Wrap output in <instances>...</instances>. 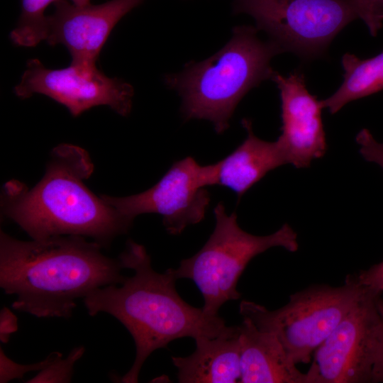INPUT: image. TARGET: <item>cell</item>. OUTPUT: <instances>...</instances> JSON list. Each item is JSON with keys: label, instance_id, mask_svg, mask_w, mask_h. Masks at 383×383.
Listing matches in <instances>:
<instances>
[{"label": "cell", "instance_id": "17", "mask_svg": "<svg viewBox=\"0 0 383 383\" xmlns=\"http://www.w3.org/2000/svg\"><path fill=\"white\" fill-rule=\"evenodd\" d=\"M57 0H21V11L16 28L10 38L18 45L26 48L36 46L45 40L48 6Z\"/></svg>", "mask_w": 383, "mask_h": 383}, {"label": "cell", "instance_id": "4", "mask_svg": "<svg viewBox=\"0 0 383 383\" xmlns=\"http://www.w3.org/2000/svg\"><path fill=\"white\" fill-rule=\"evenodd\" d=\"M252 26H235L230 40L216 53L200 62H189L179 72L167 74L165 84L182 99L184 121H210L224 133L240 100L261 82L272 79V59L283 53L274 41H263Z\"/></svg>", "mask_w": 383, "mask_h": 383}, {"label": "cell", "instance_id": "19", "mask_svg": "<svg viewBox=\"0 0 383 383\" xmlns=\"http://www.w3.org/2000/svg\"><path fill=\"white\" fill-rule=\"evenodd\" d=\"M62 356L60 352H52L43 360L33 364H19L13 362L0 348V382H8L14 379H22L24 374L31 371H40L47 367L52 361Z\"/></svg>", "mask_w": 383, "mask_h": 383}, {"label": "cell", "instance_id": "2", "mask_svg": "<svg viewBox=\"0 0 383 383\" xmlns=\"http://www.w3.org/2000/svg\"><path fill=\"white\" fill-rule=\"evenodd\" d=\"M123 267L133 270L118 287L107 285L83 299L88 314L104 312L118 320L132 335L136 349L123 383L138 382L140 370L155 350L166 348L178 338L213 336L226 326L218 315L188 304L178 294L172 268L164 273L153 270L145 248L132 240L118 257Z\"/></svg>", "mask_w": 383, "mask_h": 383}, {"label": "cell", "instance_id": "22", "mask_svg": "<svg viewBox=\"0 0 383 383\" xmlns=\"http://www.w3.org/2000/svg\"><path fill=\"white\" fill-rule=\"evenodd\" d=\"M378 306L381 317V330L377 350L372 368V382L383 383V296L378 299Z\"/></svg>", "mask_w": 383, "mask_h": 383}, {"label": "cell", "instance_id": "3", "mask_svg": "<svg viewBox=\"0 0 383 383\" xmlns=\"http://www.w3.org/2000/svg\"><path fill=\"white\" fill-rule=\"evenodd\" d=\"M93 170L86 150L61 144L52 151L46 172L34 187L16 180L4 186L3 213L32 239L79 235L109 246L133 221L88 189L84 181Z\"/></svg>", "mask_w": 383, "mask_h": 383}, {"label": "cell", "instance_id": "16", "mask_svg": "<svg viewBox=\"0 0 383 383\" xmlns=\"http://www.w3.org/2000/svg\"><path fill=\"white\" fill-rule=\"evenodd\" d=\"M341 63L344 70L342 84L331 96L321 100L323 108L331 114L350 101L383 90V51L368 59L345 53Z\"/></svg>", "mask_w": 383, "mask_h": 383}, {"label": "cell", "instance_id": "7", "mask_svg": "<svg viewBox=\"0 0 383 383\" xmlns=\"http://www.w3.org/2000/svg\"><path fill=\"white\" fill-rule=\"evenodd\" d=\"M365 289L355 275L350 274L342 286L314 284L291 294L287 304L274 311L243 300L239 312L258 328L275 334L294 364H307Z\"/></svg>", "mask_w": 383, "mask_h": 383}, {"label": "cell", "instance_id": "11", "mask_svg": "<svg viewBox=\"0 0 383 383\" xmlns=\"http://www.w3.org/2000/svg\"><path fill=\"white\" fill-rule=\"evenodd\" d=\"M145 0H110L78 6L57 0L55 11L47 16L45 40L50 45H63L72 63L96 64L113 28Z\"/></svg>", "mask_w": 383, "mask_h": 383}, {"label": "cell", "instance_id": "12", "mask_svg": "<svg viewBox=\"0 0 383 383\" xmlns=\"http://www.w3.org/2000/svg\"><path fill=\"white\" fill-rule=\"evenodd\" d=\"M281 99L282 133L278 138L288 164L307 168L327 150L321 101L308 91L303 73L284 77L277 72L272 79Z\"/></svg>", "mask_w": 383, "mask_h": 383}, {"label": "cell", "instance_id": "14", "mask_svg": "<svg viewBox=\"0 0 383 383\" xmlns=\"http://www.w3.org/2000/svg\"><path fill=\"white\" fill-rule=\"evenodd\" d=\"M194 340L193 353L187 357H172L179 382H240L239 326H226L216 335H202Z\"/></svg>", "mask_w": 383, "mask_h": 383}, {"label": "cell", "instance_id": "13", "mask_svg": "<svg viewBox=\"0 0 383 383\" xmlns=\"http://www.w3.org/2000/svg\"><path fill=\"white\" fill-rule=\"evenodd\" d=\"M241 383H317L311 364L307 372L296 367L275 334L258 328L248 318L239 326Z\"/></svg>", "mask_w": 383, "mask_h": 383}, {"label": "cell", "instance_id": "5", "mask_svg": "<svg viewBox=\"0 0 383 383\" xmlns=\"http://www.w3.org/2000/svg\"><path fill=\"white\" fill-rule=\"evenodd\" d=\"M233 13L252 16L258 30L304 60L321 57L336 35L360 19L376 36L383 0H233Z\"/></svg>", "mask_w": 383, "mask_h": 383}, {"label": "cell", "instance_id": "10", "mask_svg": "<svg viewBox=\"0 0 383 383\" xmlns=\"http://www.w3.org/2000/svg\"><path fill=\"white\" fill-rule=\"evenodd\" d=\"M365 289L353 309L313 353L317 383H370L381 330L378 299Z\"/></svg>", "mask_w": 383, "mask_h": 383}, {"label": "cell", "instance_id": "21", "mask_svg": "<svg viewBox=\"0 0 383 383\" xmlns=\"http://www.w3.org/2000/svg\"><path fill=\"white\" fill-rule=\"evenodd\" d=\"M357 282L383 296V260L354 274Z\"/></svg>", "mask_w": 383, "mask_h": 383}, {"label": "cell", "instance_id": "20", "mask_svg": "<svg viewBox=\"0 0 383 383\" xmlns=\"http://www.w3.org/2000/svg\"><path fill=\"white\" fill-rule=\"evenodd\" d=\"M360 145L359 152L367 161L374 162L383 169V143L377 141L368 129H362L356 135Z\"/></svg>", "mask_w": 383, "mask_h": 383}, {"label": "cell", "instance_id": "15", "mask_svg": "<svg viewBox=\"0 0 383 383\" xmlns=\"http://www.w3.org/2000/svg\"><path fill=\"white\" fill-rule=\"evenodd\" d=\"M247 137L231 154L216 162V185L225 187L241 196L269 172L288 164L278 140L266 141L257 137L252 121L242 120Z\"/></svg>", "mask_w": 383, "mask_h": 383}, {"label": "cell", "instance_id": "8", "mask_svg": "<svg viewBox=\"0 0 383 383\" xmlns=\"http://www.w3.org/2000/svg\"><path fill=\"white\" fill-rule=\"evenodd\" d=\"M216 185L215 163L202 166L187 157L175 162L145 192L124 197H101L132 221L140 214H159L168 233L178 235L204 218L211 200L206 187Z\"/></svg>", "mask_w": 383, "mask_h": 383}, {"label": "cell", "instance_id": "24", "mask_svg": "<svg viewBox=\"0 0 383 383\" xmlns=\"http://www.w3.org/2000/svg\"><path fill=\"white\" fill-rule=\"evenodd\" d=\"M72 3L78 6H84L90 4V0H70Z\"/></svg>", "mask_w": 383, "mask_h": 383}, {"label": "cell", "instance_id": "18", "mask_svg": "<svg viewBox=\"0 0 383 383\" xmlns=\"http://www.w3.org/2000/svg\"><path fill=\"white\" fill-rule=\"evenodd\" d=\"M83 345L74 348L65 359L59 357L33 377L26 381L28 383H67L72 381L74 365L84 355Z\"/></svg>", "mask_w": 383, "mask_h": 383}, {"label": "cell", "instance_id": "1", "mask_svg": "<svg viewBox=\"0 0 383 383\" xmlns=\"http://www.w3.org/2000/svg\"><path fill=\"white\" fill-rule=\"evenodd\" d=\"M102 248L79 235L23 241L1 231L0 287L16 296L14 310L38 318H70L77 299L126 278L119 259L106 256Z\"/></svg>", "mask_w": 383, "mask_h": 383}, {"label": "cell", "instance_id": "6", "mask_svg": "<svg viewBox=\"0 0 383 383\" xmlns=\"http://www.w3.org/2000/svg\"><path fill=\"white\" fill-rule=\"evenodd\" d=\"M216 225L204 246L193 256L181 261L172 272L177 279L194 281L204 298V312L217 316L227 301L237 300L240 275L255 256L274 247L294 252L299 248L297 234L284 223L267 235H255L243 230L237 214H228L221 202L213 209Z\"/></svg>", "mask_w": 383, "mask_h": 383}, {"label": "cell", "instance_id": "9", "mask_svg": "<svg viewBox=\"0 0 383 383\" xmlns=\"http://www.w3.org/2000/svg\"><path fill=\"white\" fill-rule=\"evenodd\" d=\"M14 93L21 99L35 94L47 96L65 106L73 116L98 106H107L127 116L134 89L121 79L106 76L96 64L71 62L65 68L50 69L38 59H31Z\"/></svg>", "mask_w": 383, "mask_h": 383}, {"label": "cell", "instance_id": "23", "mask_svg": "<svg viewBox=\"0 0 383 383\" xmlns=\"http://www.w3.org/2000/svg\"><path fill=\"white\" fill-rule=\"evenodd\" d=\"M18 330L16 316L7 307L4 306L0 312V340L3 343L9 341L11 334Z\"/></svg>", "mask_w": 383, "mask_h": 383}]
</instances>
